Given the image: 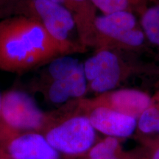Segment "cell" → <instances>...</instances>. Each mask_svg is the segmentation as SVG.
Listing matches in <instances>:
<instances>
[{
  "label": "cell",
  "mask_w": 159,
  "mask_h": 159,
  "mask_svg": "<svg viewBox=\"0 0 159 159\" xmlns=\"http://www.w3.org/2000/svg\"><path fill=\"white\" fill-rule=\"evenodd\" d=\"M2 96L0 94V112H1V108H2Z\"/></svg>",
  "instance_id": "ffe728a7"
},
{
  "label": "cell",
  "mask_w": 159,
  "mask_h": 159,
  "mask_svg": "<svg viewBox=\"0 0 159 159\" xmlns=\"http://www.w3.org/2000/svg\"><path fill=\"white\" fill-rule=\"evenodd\" d=\"M49 1L53 2L59 4V5H61L63 6V0H49Z\"/></svg>",
  "instance_id": "d6986e66"
},
{
  "label": "cell",
  "mask_w": 159,
  "mask_h": 159,
  "mask_svg": "<svg viewBox=\"0 0 159 159\" xmlns=\"http://www.w3.org/2000/svg\"><path fill=\"white\" fill-rule=\"evenodd\" d=\"M48 75L51 82L48 97L52 102H65L69 98L83 96L86 91L87 80L83 64L74 57L61 56L52 61Z\"/></svg>",
  "instance_id": "3957f363"
},
{
  "label": "cell",
  "mask_w": 159,
  "mask_h": 159,
  "mask_svg": "<svg viewBox=\"0 0 159 159\" xmlns=\"http://www.w3.org/2000/svg\"><path fill=\"white\" fill-rule=\"evenodd\" d=\"M8 150L13 159H59V152L46 136L37 133H28L15 138Z\"/></svg>",
  "instance_id": "9c48e42d"
},
{
  "label": "cell",
  "mask_w": 159,
  "mask_h": 159,
  "mask_svg": "<svg viewBox=\"0 0 159 159\" xmlns=\"http://www.w3.org/2000/svg\"><path fill=\"white\" fill-rule=\"evenodd\" d=\"M0 115L5 124L15 130H35L44 121V115L34 99L19 91H11L3 95Z\"/></svg>",
  "instance_id": "5b68a950"
},
{
  "label": "cell",
  "mask_w": 159,
  "mask_h": 159,
  "mask_svg": "<svg viewBox=\"0 0 159 159\" xmlns=\"http://www.w3.org/2000/svg\"><path fill=\"white\" fill-rule=\"evenodd\" d=\"M94 25L100 33L128 45L139 46L144 42V34L134 29L136 19L130 12L117 11L97 17Z\"/></svg>",
  "instance_id": "52a82bcc"
},
{
  "label": "cell",
  "mask_w": 159,
  "mask_h": 159,
  "mask_svg": "<svg viewBox=\"0 0 159 159\" xmlns=\"http://www.w3.org/2000/svg\"><path fill=\"white\" fill-rule=\"evenodd\" d=\"M68 48L34 19L15 15L0 21V70L28 71L50 63Z\"/></svg>",
  "instance_id": "6da1fadb"
},
{
  "label": "cell",
  "mask_w": 159,
  "mask_h": 159,
  "mask_svg": "<svg viewBox=\"0 0 159 159\" xmlns=\"http://www.w3.org/2000/svg\"><path fill=\"white\" fill-rule=\"evenodd\" d=\"M88 118L95 130L116 139L131 136L137 127L136 118L107 107L95 108Z\"/></svg>",
  "instance_id": "ba28073f"
},
{
  "label": "cell",
  "mask_w": 159,
  "mask_h": 159,
  "mask_svg": "<svg viewBox=\"0 0 159 159\" xmlns=\"http://www.w3.org/2000/svg\"><path fill=\"white\" fill-rule=\"evenodd\" d=\"M46 138L58 152L82 154L94 145L96 130L87 116L72 117L52 128Z\"/></svg>",
  "instance_id": "277c9868"
},
{
  "label": "cell",
  "mask_w": 159,
  "mask_h": 159,
  "mask_svg": "<svg viewBox=\"0 0 159 159\" xmlns=\"http://www.w3.org/2000/svg\"><path fill=\"white\" fill-rule=\"evenodd\" d=\"M152 159H159V148L155 151L153 156L152 157Z\"/></svg>",
  "instance_id": "ac0fdd59"
},
{
  "label": "cell",
  "mask_w": 159,
  "mask_h": 159,
  "mask_svg": "<svg viewBox=\"0 0 159 159\" xmlns=\"http://www.w3.org/2000/svg\"><path fill=\"white\" fill-rule=\"evenodd\" d=\"M111 102L115 110L136 118L149 108L150 99L141 91L125 89L114 93Z\"/></svg>",
  "instance_id": "30bf717a"
},
{
  "label": "cell",
  "mask_w": 159,
  "mask_h": 159,
  "mask_svg": "<svg viewBox=\"0 0 159 159\" xmlns=\"http://www.w3.org/2000/svg\"><path fill=\"white\" fill-rule=\"evenodd\" d=\"M119 148L118 139L114 137L108 136L91 148L89 150V158L116 156Z\"/></svg>",
  "instance_id": "5bb4252c"
},
{
  "label": "cell",
  "mask_w": 159,
  "mask_h": 159,
  "mask_svg": "<svg viewBox=\"0 0 159 159\" xmlns=\"http://www.w3.org/2000/svg\"><path fill=\"white\" fill-rule=\"evenodd\" d=\"M83 67L85 78L96 92L108 91L118 83L120 75L118 58L111 52H99L87 60Z\"/></svg>",
  "instance_id": "8992f818"
},
{
  "label": "cell",
  "mask_w": 159,
  "mask_h": 159,
  "mask_svg": "<svg viewBox=\"0 0 159 159\" xmlns=\"http://www.w3.org/2000/svg\"><path fill=\"white\" fill-rule=\"evenodd\" d=\"M137 126L144 134L159 133V110L149 107L139 116Z\"/></svg>",
  "instance_id": "4fadbf2b"
},
{
  "label": "cell",
  "mask_w": 159,
  "mask_h": 159,
  "mask_svg": "<svg viewBox=\"0 0 159 159\" xmlns=\"http://www.w3.org/2000/svg\"><path fill=\"white\" fill-rule=\"evenodd\" d=\"M89 159H120L118 157H116V156H107V157H99V158H91Z\"/></svg>",
  "instance_id": "e0dca14e"
},
{
  "label": "cell",
  "mask_w": 159,
  "mask_h": 159,
  "mask_svg": "<svg viewBox=\"0 0 159 159\" xmlns=\"http://www.w3.org/2000/svg\"><path fill=\"white\" fill-rule=\"evenodd\" d=\"M91 2L105 15L125 11L129 4V0H91Z\"/></svg>",
  "instance_id": "9a60e30c"
},
{
  "label": "cell",
  "mask_w": 159,
  "mask_h": 159,
  "mask_svg": "<svg viewBox=\"0 0 159 159\" xmlns=\"http://www.w3.org/2000/svg\"><path fill=\"white\" fill-rule=\"evenodd\" d=\"M143 29L150 42L159 46V5L147 10L142 17Z\"/></svg>",
  "instance_id": "8fae6325"
},
{
  "label": "cell",
  "mask_w": 159,
  "mask_h": 159,
  "mask_svg": "<svg viewBox=\"0 0 159 159\" xmlns=\"http://www.w3.org/2000/svg\"><path fill=\"white\" fill-rule=\"evenodd\" d=\"M3 11L13 16L21 15L35 19L53 39L69 46L68 39L75 22L64 6L49 0H16Z\"/></svg>",
  "instance_id": "7a4b0ae2"
},
{
  "label": "cell",
  "mask_w": 159,
  "mask_h": 159,
  "mask_svg": "<svg viewBox=\"0 0 159 159\" xmlns=\"http://www.w3.org/2000/svg\"><path fill=\"white\" fill-rule=\"evenodd\" d=\"M92 5L91 0H63V6L72 15L75 25L77 22L83 25V22L91 19Z\"/></svg>",
  "instance_id": "7c38bea8"
},
{
  "label": "cell",
  "mask_w": 159,
  "mask_h": 159,
  "mask_svg": "<svg viewBox=\"0 0 159 159\" xmlns=\"http://www.w3.org/2000/svg\"><path fill=\"white\" fill-rule=\"evenodd\" d=\"M16 0H0V10L5 8L11 4L13 3Z\"/></svg>",
  "instance_id": "2e32d148"
}]
</instances>
